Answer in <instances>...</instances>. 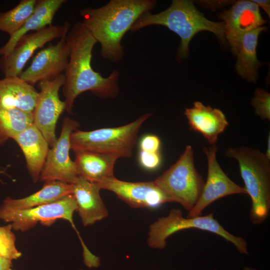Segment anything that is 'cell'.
Masks as SVG:
<instances>
[{
  "label": "cell",
  "mask_w": 270,
  "mask_h": 270,
  "mask_svg": "<svg viewBox=\"0 0 270 270\" xmlns=\"http://www.w3.org/2000/svg\"><path fill=\"white\" fill-rule=\"evenodd\" d=\"M68 32H66L56 44L50 42L40 50L19 77L33 86L42 80H52L62 74L67 67L70 54L66 40Z\"/></svg>",
  "instance_id": "13"
},
{
  "label": "cell",
  "mask_w": 270,
  "mask_h": 270,
  "mask_svg": "<svg viewBox=\"0 0 270 270\" xmlns=\"http://www.w3.org/2000/svg\"><path fill=\"white\" fill-rule=\"evenodd\" d=\"M66 0H36L34 10L22 26L10 36L6 44L0 48V56L8 54L18 42L30 32H36L52 25L54 16Z\"/></svg>",
  "instance_id": "20"
},
{
  "label": "cell",
  "mask_w": 270,
  "mask_h": 270,
  "mask_svg": "<svg viewBox=\"0 0 270 270\" xmlns=\"http://www.w3.org/2000/svg\"><path fill=\"white\" fill-rule=\"evenodd\" d=\"M156 5L154 0H110L98 8L80 10L81 22L100 44L102 56L117 62L124 56L121 42L124 34L142 14L151 12Z\"/></svg>",
  "instance_id": "2"
},
{
  "label": "cell",
  "mask_w": 270,
  "mask_h": 270,
  "mask_svg": "<svg viewBox=\"0 0 270 270\" xmlns=\"http://www.w3.org/2000/svg\"><path fill=\"white\" fill-rule=\"evenodd\" d=\"M153 25L164 26L179 36L180 43L177 58L180 60L188 56L190 40L200 32H210L220 40H225L223 22L208 20L196 8L193 2L188 0H174L167 9L159 13L144 14L134 23L130 30L136 32Z\"/></svg>",
  "instance_id": "3"
},
{
  "label": "cell",
  "mask_w": 270,
  "mask_h": 270,
  "mask_svg": "<svg viewBox=\"0 0 270 270\" xmlns=\"http://www.w3.org/2000/svg\"><path fill=\"white\" fill-rule=\"evenodd\" d=\"M224 156L238 163L244 188L251 198V222L262 224L270 210V160L258 150L246 146L229 147Z\"/></svg>",
  "instance_id": "4"
},
{
  "label": "cell",
  "mask_w": 270,
  "mask_h": 270,
  "mask_svg": "<svg viewBox=\"0 0 270 270\" xmlns=\"http://www.w3.org/2000/svg\"><path fill=\"white\" fill-rule=\"evenodd\" d=\"M223 20L225 39L228 42L232 51L240 38L245 34L262 26L266 22L258 6L254 0H239L228 10L219 14Z\"/></svg>",
  "instance_id": "15"
},
{
  "label": "cell",
  "mask_w": 270,
  "mask_h": 270,
  "mask_svg": "<svg viewBox=\"0 0 270 270\" xmlns=\"http://www.w3.org/2000/svg\"><path fill=\"white\" fill-rule=\"evenodd\" d=\"M160 146V138L154 134L144 136L141 139L140 144V151L149 152H159Z\"/></svg>",
  "instance_id": "29"
},
{
  "label": "cell",
  "mask_w": 270,
  "mask_h": 270,
  "mask_svg": "<svg viewBox=\"0 0 270 270\" xmlns=\"http://www.w3.org/2000/svg\"><path fill=\"white\" fill-rule=\"evenodd\" d=\"M251 104L255 114L262 120H270V94L266 90L261 88L256 89Z\"/></svg>",
  "instance_id": "27"
},
{
  "label": "cell",
  "mask_w": 270,
  "mask_h": 270,
  "mask_svg": "<svg viewBox=\"0 0 270 270\" xmlns=\"http://www.w3.org/2000/svg\"><path fill=\"white\" fill-rule=\"evenodd\" d=\"M64 81V75L62 74L52 80L38 82L40 91L32 111L33 124L50 147L57 140L56 124L60 115L65 110V103L60 100L59 96L60 90Z\"/></svg>",
  "instance_id": "9"
},
{
  "label": "cell",
  "mask_w": 270,
  "mask_h": 270,
  "mask_svg": "<svg viewBox=\"0 0 270 270\" xmlns=\"http://www.w3.org/2000/svg\"><path fill=\"white\" fill-rule=\"evenodd\" d=\"M12 229L10 224L0 226V258L12 261L22 256L16 246V236Z\"/></svg>",
  "instance_id": "26"
},
{
  "label": "cell",
  "mask_w": 270,
  "mask_h": 270,
  "mask_svg": "<svg viewBox=\"0 0 270 270\" xmlns=\"http://www.w3.org/2000/svg\"><path fill=\"white\" fill-rule=\"evenodd\" d=\"M266 29L260 26L244 34L232 50L237 60L236 68L238 74L250 82H256L260 66L256 56V47L260 34Z\"/></svg>",
  "instance_id": "22"
},
{
  "label": "cell",
  "mask_w": 270,
  "mask_h": 270,
  "mask_svg": "<svg viewBox=\"0 0 270 270\" xmlns=\"http://www.w3.org/2000/svg\"><path fill=\"white\" fill-rule=\"evenodd\" d=\"M100 190L114 192L122 200L133 208H156L172 202L166 194L153 181L130 182L115 176L98 184Z\"/></svg>",
  "instance_id": "14"
},
{
  "label": "cell",
  "mask_w": 270,
  "mask_h": 270,
  "mask_svg": "<svg viewBox=\"0 0 270 270\" xmlns=\"http://www.w3.org/2000/svg\"><path fill=\"white\" fill-rule=\"evenodd\" d=\"M171 200L189 212L202 194L204 182L194 164L192 147L187 146L178 160L154 180Z\"/></svg>",
  "instance_id": "7"
},
{
  "label": "cell",
  "mask_w": 270,
  "mask_h": 270,
  "mask_svg": "<svg viewBox=\"0 0 270 270\" xmlns=\"http://www.w3.org/2000/svg\"><path fill=\"white\" fill-rule=\"evenodd\" d=\"M72 192L77 206L76 211L82 224L86 226L106 218L108 210L100 196L97 184L80 176L72 184Z\"/></svg>",
  "instance_id": "16"
},
{
  "label": "cell",
  "mask_w": 270,
  "mask_h": 270,
  "mask_svg": "<svg viewBox=\"0 0 270 270\" xmlns=\"http://www.w3.org/2000/svg\"><path fill=\"white\" fill-rule=\"evenodd\" d=\"M36 0H22L14 8L0 12V31L10 36L24 24L32 14Z\"/></svg>",
  "instance_id": "25"
},
{
  "label": "cell",
  "mask_w": 270,
  "mask_h": 270,
  "mask_svg": "<svg viewBox=\"0 0 270 270\" xmlns=\"http://www.w3.org/2000/svg\"><path fill=\"white\" fill-rule=\"evenodd\" d=\"M197 228L209 232L222 236L232 244L238 252L248 254V244L241 236H235L228 230L210 213L205 216L184 218L180 209L171 210L166 216L160 218L150 224L148 232L147 243L152 248L162 250L166 248L168 238L180 230Z\"/></svg>",
  "instance_id": "6"
},
{
  "label": "cell",
  "mask_w": 270,
  "mask_h": 270,
  "mask_svg": "<svg viewBox=\"0 0 270 270\" xmlns=\"http://www.w3.org/2000/svg\"><path fill=\"white\" fill-rule=\"evenodd\" d=\"M33 124L32 112L16 108H6L0 102V145Z\"/></svg>",
  "instance_id": "24"
},
{
  "label": "cell",
  "mask_w": 270,
  "mask_h": 270,
  "mask_svg": "<svg viewBox=\"0 0 270 270\" xmlns=\"http://www.w3.org/2000/svg\"><path fill=\"white\" fill-rule=\"evenodd\" d=\"M74 152L76 156L74 162L78 176L97 184L114 176V166L120 158L118 156L90 152Z\"/></svg>",
  "instance_id": "19"
},
{
  "label": "cell",
  "mask_w": 270,
  "mask_h": 270,
  "mask_svg": "<svg viewBox=\"0 0 270 270\" xmlns=\"http://www.w3.org/2000/svg\"><path fill=\"white\" fill-rule=\"evenodd\" d=\"M6 270H14L12 269V268H8Z\"/></svg>",
  "instance_id": "35"
},
{
  "label": "cell",
  "mask_w": 270,
  "mask_h": 270,
  "mask_svg": "<svg viewBox=\"0 0 270 270\" xmlns=\"http://www.w3.org/2000/svg\"><path fill=\"white\" fill-rule=\"evenodd\" d=\"M140 165L145 169L153 170L160 166L161 156L159 152H149L140 151L139 154Z\"/></svg>",
  "instance_id": "28"
},
{
  "label": "cell",
  "mask_w": 270,
  "mask_h": 270,
  "mask_svg": "<svg viewBox=\"0 0 270 270\" xmlns=\"http://www.w3.org/2000/svg\"><path fill=\"white\" fill-rule=\"evenodd\" d=\"M12 266V260L0 258V270H6Z\"/></svg>",
  "instance_id": "31"
},
{
  "label": "cell",
  "mask_w": 270,
  "mask_h": 270,
  "mask_svg": "<svg viewBox=\"0 0 270 270\" xmlns=\"http://www.w3.org/2000/svg\"><path fill=\"white\" fill-rule=\"evenodd\" d=\"M79 126L69 118L63 120L60 137L49 149L40 180L45 182L60 181L72 184L78 178L74 162L70 156V136Z\"/></svg>",
  "instance_id": "11"
},
{
  "label": "cell",
  "mask_w": 270,
  "mask_h": 270,
  "mask_svg": "<svg viewBox=\"0 0 270 270\" xmlns=\"http://www.w3.org/2000/svg\"><path fill=\"white\" fill-rule=\"evenodd\" d=\"M66 40L70 48L62 86L66 112H72L75 100L85 92L101 98H115L119 94L120 72L114 70L104 78L92 68V52L97 42L81 22L72 26Z\"/></svg>",
  "instance_id": "1"
},
{
  "label": "cell",
  "mask_w": 270,
  "mask_h": 270,
  "mask_svg": "<svg viewBox=\"0 0 270 270\" xmlns=\"http://www.w3.org/2000/svg\"><path fill=\"white\" fill-rule=\"evenodd\" d=\"M152 116L142 115L124 126L90 131L74 130L70 136V149L74 152H90L112 154L122 157L132 156V150L143 124Z\"/></svg>",
  "instance_id": "5"
},
{
  "label": "cell",
  "mask_w": 270,
  "mask_h": 270,
  "mask_svg": "<svg viewBox=\"0 0 270 270\" xmlns=\"http://www.w3.org/2000/svg\"><path fill=\"white\" fill-rule=\"evenodd\" d=\"M184 114L192 130L200 133L210 145H216L218 135L228 125L223 112L201 102H195L191 108L185 110Z\"/></svg>",
  "instance_id": "18"
},
{
  "label": "cell",
  "mask_w": 270,
  "mask_h": 270,
  "mask_svg": "<svg viewBox=\"0 0 270 270\" xmlns=\"http://www.w3.org/2000/svg\"><path fill=\"white\" fill-rule=\"evenodd\" d=\"M266 156L270 160V134H268V136L267 140V148L266 154Z\"/></svg>",
  "instance_id": "32"
},
{
  "label": "cell",
  "mask_w": 270,
  "mask_h": 270,
  "mask_svg": "<svg viewBox=\"0 0 270 270\" xmlns=\"http://www.w3.org/2000/svg\"><path fill=\"white\" fill-rule=\"evenodd\" d=\"M72 192V184L57 180L46 182L40 190L25 198L14 199L7 197L0 208L8 210L30 208L53 202Z\"/></svg>",
  "instance_id": "23"
},
{
  "label": "cell",
  "mask_w": 270,
  "mask_h": 270,
  "mask_svg": "<svg viewBox=\"0 0 270 270\" xmlns=\"http://www.w3.org/2000/svg\"><path fill=\"white\" fill-rule=\"evenodd\" d=\"M77 206L72 194L52 203L34 208L20 210H8L0 208V219L12 224L15 230L26 232L34 228L38 222L50 226L58 219L68 221L76 230L73 221V214Z\"/></svg>",
  "instance_id": "8"
},
{
  "label": "cell",
  "mask_w": 270,
  "mask_h": 270,
  "mask_svg": "<svg viewBox=\"0 0 270 270\" xmlns=\"http://www.w3.org/2000/svg\"><path fill=\"white\" fill-rule=\"evenodd\" d=\"M242 270H258L246 266Z\"/></svg>",
  "instance_id": "34"
},
{
  "label": "cell",
  "mask_w": 270,
  "mask_h": 270,
  "mask_svg": "<svg viewBox=\"0 0 270 270\" xmlns=\"http://www.w3.org/2000/svg\"><path fill=\"white\" fill-rule=\"evenodd\" d=\"M70 24L66 21L62 26L50 25L22 36L12 50L0 60V69L4 77L19 76L34 52L46 43L61 38L68 32Z\"/></svg>",
  "instance_id": "10"
},
{
  "label": "cell",
  "mask_w": 270,
  "mask_h": 270,
  "mask_svg": "<svg viewBox=\"0 0 270 270\" xmlns=\"http://www.w3.org/2000/svg\"><path fill=\"white\" fill-rule=\"evenodd\" d=\"M38 92L19 76L0 80V102L6 108L32 112Z\"/></svg>",
  "instance_id": "21"
},
{
  "label": "cell",
  "mask_w": 270,
  "mask_h": 270,
  "mask_svg": "<svg viewBox=\"0 0 270 270\" xmlns=\"http://www.w3.org/2000/svg\"><path fill=\"white\" fill-rule=\"evenodd\" d=\"M254 1L259 7L262 8L270 16V0H255Z\"/></svg>",
  "instance_id": "30"
},
{
  "label": "cell",
  "mask_w": 270,
  "mask_h": 270,
  "mask_svg": "<svg viewBox=\"0 0 270 270\" xmlns=\"http://www.w3.org/2000/svg\"><path fill=\"white\" fill-rule=\"evenodd\" d=\"M216 145L204 148L208 161L206 180L196 204L188 213V218L202 216V210L214 201L234 194H246L245 188L240 186L224 172L217 158Z\"/></svg>",
  "instance_id": "12"
},
{
  "label": "cell",
  "mask_w": 270,
  "mask_h": 270,
  "mask_svg": "<svg viewBox=\"0 0 270 270\" xmlns=\"http://www.w3.org/2000/svg\"><path fill=\"white\" fill-rule=\"evenodd\" d=\"M25 158L26 168L34 182L40 179L49 150V145L36 126L32 124L14 138Z\"/></svg>",
  "instance_id": "17"
},
{
  "label": "cell",
  "mask_w": 270,
  "mask_h": 270,
  "mask_svg": "<svg viewBox=\"0 0 270 270\" xmlns=\"http://www.w3.org/2000/svg\"><path fill=\"white\" fill-rule=\"evenodd\" d=\"M6 169H0V174L6 175ZM0 182H2V181L0 180Z\"/></svg>",
  "instance_id": "33"
}]
</instances>
